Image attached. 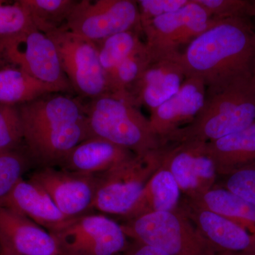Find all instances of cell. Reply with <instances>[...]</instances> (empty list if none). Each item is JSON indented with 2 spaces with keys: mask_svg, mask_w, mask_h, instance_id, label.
<instances>
[{
  "mask_svg": "<svg viewBox=\"0 0 255 255\" xmlns=\"http://www.w3.org/2000/svg\"><path fill=\"white\" fill-rule=\"evenodd\" d=\"M85 113L92 137L105 139L135 155H145L162 146L150 120L130 99L106 94L85 106Z\"/></svg>",
  "mask_w": 255,
  "mask_h": 255,
  "instance_id": "277c9868",
  "label": "cell"
},
{
  "mask_svg": "<svg viewBox=\"0 0 255 255\" xmlns=\"http://www.w3.org/2000/svg\"><path fill=\"white\" fill-rule=\"evenodd\" d=\"M59 92L19 69L0 70V104L14 105L38 100L48 94Z\"/></svg>",
  "mask_w": 255,
  "mask_h": 255,
  "instance_id": "603a6c76",
  "label": "cell"
},
{
  "mask_svg": "<svg viewBox=\"0 0 255 255\" xmlns=\"http://www.w3.org/2000/svg\"><path fill=\"white\" fill-rule=\"evenodd\" d=\"M0 249L22 255H61L48 231L4 206H0Z\"/></svg>",
  "mask_w": 255,
  "mask_h": 255,
  "instance_id": "e0dca14e",
  "label": "cell"
},
{
  "mask_svg": "<svg viewBox=\"0 0 255 255\" xmlns=\"http://www.w3.org/2000/svg\"><path fill=\"white\" fill-rule=\"evenodd\" d=\"M152 61L145 42L127 57L107 78L109 93L129 97V92Z\"/></svg>",
  "mask_w": 255,
  "mask_h": 255,
  "instance_id": "d4e9b609",
  "label": "cell"
},
{
  "mask_svg": "<svg viewBox=\"0 0 255 255\" xmlns=\"http://www.w3.org/2000/svg\"><path fill=\"white\" fill-rule=\"evenodd\" d=\"M23 140V127L18 109L0 104V151L14 150Z\"/></svg>",
  "mask_w": 255,
  "mask_h": 255,
  "instance_id": "83f0119b",
  "label": "cell"
},
{
  "mask_svg": "<svg viewBox=\"0 0 255 255\" xmlns=\"http://www.w3.org/2000/svg\"><path fill=\"white\" fill-rule=\"evenodd\" d=\"M221 187L255 205V161L219 177Z\"/></svg>",
  "mask_w": 255,
  "mask_h": 255,
  "instance_id": "f1b7e54d",
  "label": "cell"
},
{
  "mask_svg": "<svg viewBox=\"0 0 255 255\" xmlns=\"http://www.w3.org/2000/svg\"><path fill=\"white\" fill-rule=\"evenodd\" d=\"M29 179L46 191L67 217H79L93 210L97 176L75 173L55 167H42Z\"/></svg>",
  "mask_w": 255,
  "mask_h": 255,
  "instance_id": "4fadbf2b",
  "label": "cell"
},
{
  "mask_svg": "<svg viewBox=\"0 0 255 255\" xmlns=\"http://www.w3.org/2000/svg\"><path fill=\"white\" fill-rule=\"evenodd\" d=\"M219 255H223L222 254H221V253H219Z\"/></svg>",
  "mask_w": 255,
  "mask_h": 255,
  "instance_id": "8d00e7d4",
  "label": "cell"
},
{
  "mask_svg": "<svg viewBox=\"0 0 255 255\" xmlns=\"http://www.w3.org/2000/svg\"><path fill=\"white\" fill-rule=\"evenodd\" d=\"M0 206L26 216L49 233L71 219L60 211L46 191L30 179H21Z\"/></svg>",
  "mask_w": 255,
  "mask_h": 255,
  "instance_id": "ac0fdd59",
  "label": "cell"
},
{
  "mask_svg": "<svg viewBox=\"0 0 255 255\" xmlns=\"http://www.w3.org/2000/svg\"><path fill=\"white\" fill-rule=\"evenodd\" d=\"M181 54L152 60L129 92L135 105L145 106L151 112L179 91L187 78Z\"/></svg>",
  "mask_w": 255,
  "mask_h": 255,
  "instance_id": "2e32d148",
  "label": "cell"
},
{
  "mask_svg": "<svg viewBox=\"0 0 255 255\" xmlns=\"http://www.w3.org/2000/svg\"><path fill=\"white\" fill-rule=\"evenodd\" d=\"M123 255H124V254Z\"/></svg>",
  "mask_w": 255,
  "mask_h": 255,
  "instance_id": "74e56055",
  "label": "cell"
},
{
  "mask_svg": "<svg viewBox=\"0 0 255 255\" xmlns=\"http://www.w3.org/2000/svg\"><path fill=\"white\" fill-rule=\"evenodd\" d=\"M0 1V38L13 36L34 26L27 11L17 1L13 4H4Z\"/></svg>",
  "mask_w": 255,
  "mask_h": 255,
  "instance_id": "4dcf8cb0",
  "label": "cell"
},
{
  "mask_svg": "<svg viewBox=\"0 0 255 255\" xmlns=\"http://www.w3.org/2000/svg\"><path fill=\"white\" fill-rule=\"evenodd\" d=\"M64 28L94 43L121 32L142 31L136 1H78Z\"/></svg>",
  "mask_w": 255,
  "mask_h": 255,
  "instance_id": "30bf717a",
  "label": "cell"
},
{
  "mask_svg": "<svg viewBox=\"0 0 255 255\" xmlns=\"http://www.w3.org/2000/svg\"><path fill=\"white\" fill-rule=\"evenodd\" d=\"M124 255H170L165 252L154 248V247L147 246V245L140 244L135 243L133 246L129 248Z\"/></svg>",
  "mask_w": 255,
  "mask_h": 255,
  "instance_id": "d6a6232c",
  "label": "cell"
},
{
  "mask_svg": "<svg viewBox=\"0 0 255 255\" xmlns=\"http://www.w3.org/2000/svg\"><path fill=\"white\" fill-rule=\"evenodd\" d=\"M0 255H22L15 253L14 252L7 251V250L0 249Z\"/></svg>",
  "mask_w": 255,
  "mask_h": 255,
  "instance_id": "e575fe53",
  "label": "cell"
},
{
  "mask_svg": "<svg viewBox=\"0 0 255 255\" xmlns=\"http://www.w3.org/2000/svg\"><path fill=\"white\" fill-rule=\"evenodd\" d=\"M128 238L170 255H219L187 216L177 209L143 215L122 225Z\"/></svg>",
  "mask_w": 255,
  "mask_h": 255,
  "instance_id": "5b68a950",
  "label": "cell"
},
{
  "mask_svg": "<svg viewBox=\"0 0 255 255\" xmlns=\"http://www.w3.org/2000/svg\"><path fill=\"white\" fill-rule=\"evenodd\" d=\"M217 21L195 0H190L182 9L142 26V32L152 60L156 59L182 53L181 47L189 46Z\"/></svg>",
  "mask_w": 255,
  "mask_h": 255,
  "instance_id": "7c38bea8",
  "label": "cell"
},
{
  "mask_svg": "<svg viewBox=\"0 0 255 255\" xmlns=\"http://www.w3.org/2000/svg\"><path fill=\"white\" fill-rule=\"evenodd\" d=\"M206 98L204 82L195 77H187L175 95L150 112L151 128L161 145L174 132L194 120L202 110Z\"/></svg>",
  "mask_w": 255,
  "mask_h": 255,
  "instance_id": "9a60e30c",
  "label": "cell"
},
{
  "mask_svg": "<svg viewBox=\"0 0 255 255\" xmlns=\"http://www.w3.org/2000/svg\"><path fill=\"white\" fill-rule=\"evenodd\" d=\"M252 17L255 18V1H253V12H252Z\"/></svg>",
  "mask_w": 255,
  "mask_h": 255,
  "instance_id": "d590c367",
  "label": "cell"
},
{
  "mask_svg": "<svg viewBox=\"0 0 255 255\" xmlns=\"http://www.w3.org/2000/svg\"><path fill=\"white\" fill-rule=\"evenodd\" d=\"M18 110L23 140L42 167L59 165L74 147L92 137L85 106L71 97H43Z\"/></svg>",
  "mask_w": 255,
  "mask_h": 255,
  "instance_id": "7a4b0ae2",
  "label": "cell"
},
{
  "mask_svg": "<svg viewBox=\"0 0 255 255\" xmlns=\"http://www.w3.org/2000/svg\"><path fill=\"white\" fill-rule=\"evenodd\" d=\"M28 161L16 149L0 151V204L21 179Z\"/></svg>",
  "mask_w": 255,
  "mask_h": 255,
  "instance_id": "4316f807",
  "label": "cell"
},
{
  "mask_svg": "<svg viewBox=\"0 0 255 255\" xmlns=\"http://www.w3.org/2000/svg\"><path fill=\"white\" fill-rule=\"evenodd\" d=\"M47 35L54 43L63 71L77 93L91 100L109 93L95 43L64 28Z\"/></svg>",
  "mask_w": 255,
  "mask_h": 255,
  "instance_id": "9c48e42d",
  "label": "cell"
},
{
  "mask_svg": "<svg viewBox=\"0 0 255 255\" xmlns=\"http://www.w3.org/2000/svg\"><path fill=\"white\" fill-rule=\"evenodd\" d=\"M190 0H138L136 1L142 26L164 14L174 12L189 4Z\"/></svg>",
  "mask_w": 255,
  "mask_h": 255,
  "instance_id": "1f68e13d",
  "label": "cell"
},
{
  "mask_svg": "<svg viewBox=\"0 0 255 255\" xmlns=\"http://www.w3.org/2000/svg\"><path fill=\"white\" fill-rule=\"evenodd\" d=\"M187 77L201 79L206 95L255 72V28L251 18L218 20L181 54Z\"/></svg>",
  "mask_w": 255,
  "mask_h": 255,
  "instance_id": "6da1fadb",
  "label": "cell"
},
{
  "mask_svg": "<svg viewBox=\"0 0 255 255\" xmlns=\"http://www.w3.org/2000/svg\"><path fill=\"white\" fill-rule=\"evenodd\" d=\"M223 255H255V253H220Z\"/></svg>",
  "mask_w": 255,
  "mask_h": 255,
  "instance_id": "836d02e7",
  "label": "cell"
},
{
  "mask_svg": "<svg viewBox=\"0 0 255 255\" xmlns=\"http://www.w3.org/2000/svg\"><path fill=\"white\" fill-rule=\"evenodd\" d=\"M50 233L61 255H119L129 249L122 225L105 215L73 218Z\"/></svg>",
  "mask_w": 255,
  "mask_h": 255,
  "instance_id": "ba28073f",
  "label": "cell"
},
{
  "mask_svg": "<svg viewBox=\"0 0 255 255\" xmlns=\"http://www.w3.org/2000/svg\"><path fill=\"white\" fill-rule=\"evenodd\" d=\"M214 19L252 17L253 1L248 0H195Z\"/></svg>",
  "mask_w": 255,
  "mask_h": 255,
  "instance_id": "f546056e",
  "label": "cell"
},
{
  "mask_svg": "<svg viewBox=\"0 0 255 255\" xmlns=\"http://www.w3.org/2000/svg\"><path fill=\"white\" fill-rule=\"evenodd\" d=\"M189 199L227 218L255 236V205L231 191L215 187L197 197Z\"/></svg>",
  "mask_w": 255,
  "mask_h": 255,
  "instance_id": "7402d4cb",
  "label": "cell"
},
{
  "mask_svg": "<svg viewBox=\"0 0 255 255\" xmlns=\"http://www.w3.org/2000/svg\"><path fill=\"white\" fill-rule=\"evenodd\" d=\"M177 209L218 253H255V236L231 220L184 197Z\"/></svg>",
  "mask_w": 255,
  "mask_h": 255,
  "instance_id": "5bb4252c",
  "label": "cell"
},
{
  "mask_svg": "<svg viewBox=\"0 0 255 255\" xmlns=\"http://www.w3.org/2000/svg\"><path fill=\"white\" fill-rule=\"evenodd\" d=\"M34 27L48 34L63 28L78 0H19Z\"/></svg>",
  "mask_w": 255,
  "mask_h": 255,
  "instance_id": "cb8c5ba5",
  "label": "cell"
},
{
  "mask_svg": "<svg viewBox=\"0 0 255 255\" xmlns=\"http://www.w3.org/2000/svg\"><path fill=\"white\" fill-rule=\"evenodd\" d=\"M0 60L54 87L59 92L73 89L61 68L54 43L35 27L0 38Z\"/></svg>",
  "mask_w": 255,
  "mask_h": 255,
  "instance_id": "52a82bcc",
  "label": "cell"
},
{
  "mask_svg": "<svg viewBox=\"0 0 255 255\" xmlns=\"http://www.w3.org/2000/svg\"><path fill=\"white\" fill-rule=\"evenodd\" d=\"M180 198L181 191L173 175L160 164L124 218L129 221L143 215L175 211Z\"/></svg>",
  "mask_w": 255,
  "mask_h": 255,
  "instance_id": "ffe728a7",
  "label": "cell"
},
{
  "mask_svg": "<svg viewBox=\"0 0 255 255\" xmlns=\"http://www.w3.org/2000/svg\"><path fill=\"white\" fill-rule=\"evenodd\" d=\"M218 176L255 161V123L243 130L208 142Z\"/></svg>",
  "mask_w": 255,
  "mask_h": 255,
  "instance_id": "44dd1931",
  "label": "cell"
},
{
  "mask_svg": "<svg viewBox=\"0 0 255 255\" xmlns=\"http://www.w3.org/2000/svg\"><path fill=\"white\" fill-rule=\"evenodd\" d=\"M141 33L140 30L121 32L96 43L107 80L119 64L144 43L140 38Z\"/></svg>",
  "mask_w": 255,
  "mask_h": 255,
  "instance_id": "484cf974",
  "label": "cell"
},
{
  "mask_svg": "<svg viewBox=\"0 0 255 255\" xmlns=\"http://www.w3.org/2000/svg\"><path fill=\"white\" fill-rule=\"evenodd\" d=\"M135 155L105 139L92 137L74 147L59 166L75 173L97 176Z\"/></svg>",
  "mask_w": 255,
  "mask_h": 255,
  "instance_id": "d6986e66",
  "label": "cell"
},
{
  "mask_svg": "<svg viewBox=\"0 0 255 255\" xmlns=\"http://www.w3.org/2000/svg\"><path fill=\"white\" fill-rule=\"evenodd\" d=\"M159 165L157 150L132 156L97 175L93 210L124 217Z\"/></svg>",
  "mask_w": 255,
  "mask_h": 255,
  "instance_id": "8992f818",
  "label": "cell"
},
{
  "mask_svg": "<svg viewBox=\"0 0 255 255\" xmlns=\"http://www.w3.org/2000/svg\"><path fill=\"white\" fill-rule=\"evenodd\" d=\"M255 123V72L221 91L206 95L202 110L191 124L174 132L164 143L179 140L210 142Z\"/></svg>",
  "mask_w": 255,
  "mask_h": 255,
  "instance_id": "3957f363",
  "label": "cell"
},
{
  "mask_svg": "<svg viewBox=\"0 0 255 255\" xmlns=\"http://www.w3.org/2000/svg\"><path fill=\"white\" fill-rule=\"evenodd\" d=\"M158 155L160 164L173 175L184 197L194 199L216 187L219 176L208 142H166L158 149Z\"/></svg>",
  "mask_w": 255,
  "mask_h": 255,
  "instance_id": "8fae6325",
  "label": "cell"
}]
</instances>
